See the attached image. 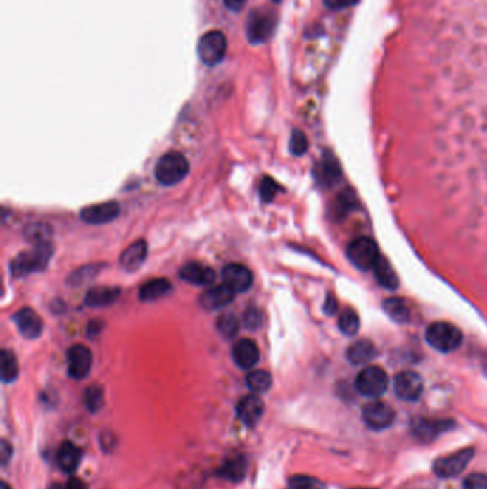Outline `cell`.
Segmentation results:
<instances>
[{
	"label": "cell",
	"instance_id": "obj_1",
	"mask_svg": "<svg viewBox=\"0 0 487 489\" xmlns=\"http://www.w3.org/2000/svg\"><path fill=\"white\" fill-rule=\"evenodd\" d=\"M53 244L51 242L34 244L30 251L19 254L11 264V273L15 278H23L47 268L53 255Z\"/></svg>",
	"mask_w": 487,
	"mask_h": 489
},
{
	"label": "cell",
	"instance_id": "obj_2",
	"mask_svg": "<svg viewBox=\"0 0 487 489\" xmlns=\"http://www.w3.org/2000/svg\"><path fill=\"white\" fill-rule=\"evenodd\" d=\"M426 340L433 349L449 354L462 345L463 333L449 322H434L426 329Z\"/></svg>",
	"mask_w": 487,
	"mask_h": 489
},
{
	"label": "cell",
	"instance_id": "obj_3",
	"mask_svg": "<svg viewBox=\"0 0 487 489\" xmlns=\"http://www.w3.org/2000/svg\"><path fill=\"white\" fill-rule=\"evenodd\" d=\"M189 173L187 159L177 152H169L163 155L156 165L155 175L159 183L165 186H173L182 182Z\"/></svg>",
	"mask_w": 487,
	"mask_h": 489
},
{
	"label": "cell",
	"instance_id": "obj_4",
	"mask_svg": "<svg viewBox=\"0 0 487 489\" xmlns=\"http://www.w3.org/2000/svg\"><path fill=\"white\" fill-rule=\"evenodd\" d=\"M276 15L270 9H255L246 23V35L251 43L259 44L270 39L276 29Z\"/></svg>",
	"mask_w": 487,
	"mask_h": 489
},
{
	"label": "cell",
	"instance_id": "obj_5",
	"mask_svg": "<svg viewBox=\"0 0 487 489\" xmlns=\"http://www.w3.org/2000/svg\"><path fill=\"white\" fill-rule=\"evenodd\" d=\"M356 389L367 398L381 397L388 386V376L380 366H366L359 372L355 380Z\"/></svg>",
	"mask_w": 487,
	"mask_h": 489
},
{
	"label": "cell",
	"instance_id": "obj_6",
	"mask_svg": "<svg viewBox=\"0 0 487 489\" xmlns=\"http://www.w3.org/2000/svg\"><path fill=\"white\" fill-rule=\"evenodd\" d=\"M349 261L360 271H370L380 258L376 243L366 236L356 237L348 247Z\"/></svg>",
	"mask_w": 487,
	"mask_h": 489
},
{
	"label": "cell",
	"instance_id": "obj_7",
	"mask_svg": "<svg viewBox=\"0 0 487 489\" xmlns=\"http://www.w3.org/2000/svg\"><path fill=\"white\" fill-rule=\"evenodd\" d=\"M227 51L226 36L220 30H210L202 36L198 44V54L205 65L213 66L222 62Z\"/></svg>",
	"mask_w": 487,
	"mask_h": 489
},
{
	"label": "cell",
	"instance_id": "obj_8",
	"mask_svg": "<svg viewBox=\"0 0 487 489\" xmlns=\"http://www.w3.org/2000/svg\"><path fill=\"white\" fill-rule=\"evenodd\" d=\"M474 457L473 448H464L448 457L439 458L433 464V471L441 478H453L460 475Z\"/></svg>",
	"mask_w": 487,
	"mask_h": 489
},
{
	"label": "cell",
	"instance_id": "obj_9",
	"mask_svg": "<svg viewBox=\"0 0 487 489\" xmlns=\"http://www.w3.org/2000/svg\"><path fill=\"white\" fill-rule=\"evenodd\" d=\"M362 418L367 428L374 431H381L392 426V423L395 422L396 414L388 404L381 401H373L363 408Z\"/></svg>",
	"mask_w": 487,
	"mask_h": 489
},
{
	"label": "cell",
	"instance_id": "obj_10",
	"mask_svg": "<svg viewBox=\"0 0 487 489\" xmlns=\"http://www.w3.org/2000/svg\"><path fill=\"white\" fill-rule=\"evenodd\" d=\"M423 389L424 385L422 376L413 371H403L395 378V392L403 401H417L423 394Z\"/></svg>",
	"mask_w": 487,
	"mask_h": 489
},
{
	"label": "cell",
	"instance_id": "obj_11",
	"mask_svg": "<svg viewBox=\"0 0 487 489\" xmlns=\"http://www.w3.org/2000/svg\"><path fill=\"white\" fill-rule=\"evenodd\" d=\"M453 426V421L449 419H430L415 418L412 421V433L422 442H430L441 433L449 431Z\"/></svg>",
	"mask_w": 487,
	"mask_h": 489
},
{
	"label": "cell",
	"instance_id": "obj_12",
	"mask_svg": "<svg viewBox=\"0 0 487 489\" xmlns=\"http://www.w3.org/2000/svg\"><path fill=\"white\" fill-rule=\"evenodd\" d=\"M91 369V352L84 345H73L68 351V373L70 378L84 379Z\"/></svg>",
	"mask_w": 487,
	"mask_h": 489
},
{
	"label": "cell",
	"instance_id": "obj_13",
	"mask_svg": "<svg viewBox=\"0 0 487 489\" xmlns=\"http://www.w3.org/2000/svg\"><path fill=\"white\" fill-rule=\"evenodd\" d=\"M120 213V206L118 202H103L90 205L82 209L80 218L89 225H105L115 221Z\"/></svg>",
	"mask_w": 487,
	"mask_h": 489
},
{
	"label": "cell",
	"instance_id": "obj_14",
	"mask_svg": "<svg viewBox=\"0 0 487 489\" xmlns=\"http://www.w3.org/2000/svg\"><path fill=\"white\" fill-rule=\"evenodd\" d=\"M223 283L227 285L233 292H246L253 285V275L245 265L230 264L222 272Z\"/></svg>",
	"mask_w": 487,
	"mask_h": 489
},
{
	"label": "cell",
	"instance_id": "obj_15",
	"mask_svg": "<svg viewBox=\"0 0 487 489\" xmlns=\"http://www.w3.org/2000/svg\"><path fill=\"white\" fill-rule=\"evenodd\" d=\"M232 358L234 364L241 369H252L260 358L256 342L248 338L239 339L232 348Z\"/></svg>",
	"mask_w": 487,
	"mask_h": 489
},
{
	"label": "cell",
	"instance_id": "obj_16",
	"mask_svg": "<svg viewBox=\"0 0 487 489\" xmlns=\"http://www.w3.org/2000/svg\"><path fill=\"white\" fill-rule=\"evenodd\" d=\"M263 412H265V404L255 394L243 397L236 407L237 418L240 419V422H243L249 428L258 425V422L263 416Z\"/></svg>",
	"mask_w": 487,
	"mask_h": 489
},
{
	"label": "cell",
	"instance_id": "obj_17",
	"mask_svg": "<svg viewBox=\"0 0 487 489\" xmlns=\"http://www.w3.org/2000/svg\"><path fill=\"white\" fill-rule=\"evenodd\" d=\"M234 295L236 292H233L227 285L222 283L205 290L201 295L199 302L205 311L215 312L227 307L234 299Z\"/></svg>",
	"mask_w": 487,
	"mask_h": 489
},
{
	"label": "cell",
	"instance_id": "obj_18",
	"mask_svg": "<svg viewBox=\"0 0 487 489\" xmlns=\"http://www.w3.org/2000/svg\"><path fill=\"white\" fill-rule=\"evenodd\" d=\"M13 322L23 338L34 339L39 338L43 330V322L40 316L30 308H23L13 315Z\"/></svg>",
	"mask_w": 487,
	"mask_h": 489
},
{
	"label": "cell",
	"instance_id": "obj_19",
	"mask_svg": "<svg viewBox=\"0 0 487 489\" xmlns=\"http://www.w3.org/2000/svg\"><path fill=\"white\" fill-rule=\"evenodd\" d=\"M179 276L187 283L196 285V286H206L213 283L216 273L212 268L205 266L199 262H189L184 266H182Z\"/></svg>",
	"mask_w": 487,
	"mask_h": 489
},
{
	"label": "cell",
	"instance_id": "obj_20",
	"mask_svg": "<svg viewBox=\"0 0 487 489\" xmlns=\"http://www.w3.org/2000/svg\"><path fill=\"white\" fill-rule=\"evenodd\" d=\"M148 243L146 240L140 239L133 242L127 249L123 251V254L120 255V265L125 271L127 272H134L137 271L148 258Z\"/></svg>",
	"mask_w": 487,
	"mask_h": 489
},
{
	"label": "cell",
	"instance_id": "obj_21",
	"mask_svg": "<svg viewBox=\"0 0 487 489\" xmlns=\"http://www.w3.org/2000/svg\"><path fill=\"white\" fill-rule=\"evenodd\" d=\"M120 297V289L115 286H97L87 292L86 305L90 308L109 307L118 301Z\"/></svg>",
	"mask_w": 487,
	"mask_h": 489
},
{
	"label": "cell",
	"instance_id": "obj_22",
	"mask_svg": "<svg viewBox=\"0 0 487 489\" xmlns=\"http://www.w3.org/2000/svg\"><path fill=\"white\" fill-rule=\"evenodd\" d=\"M172 290V283L165 278H156L146 282L139 289V299L141 302H155Z\"/></svg>",
	"mask_w": 487,
	"mask_h": 489
},
{
	"label": "cell",
	"instance_id": "obj_23",
	"mask_svg": "<svg viewBox=\"0 0 487 489\" xmlns=\"http://www.w3.org/2000/svg\"><path fill=\"white\" fill-rule=\"evenodd\" d=\"M80 458H82L80 450L70 441H65L59 447L56 454V462L65 473L75 472L80 464Z\"/></svg>",
	"mask_w": 487,
	"mask_h": 489
},
{
	"label": "cell",
	"instance_id": "obj_24",
	"mask_svg": "<svg viewBox=\"0 0 487 489\" xmlns=\"http://www.w3.org/2000/svg\"><path fill=\"white\" fill-rule=\"evenodd\" d=\"M346 355L353 365H365L377 357V349L370 340L360 339L349 347Z\"/></svg>",
	"mask_w": 487,
	"mask_h": 489
},
{
	"label": "cell",
	"instance_id": "obj_25",
	"mask_svg": "<svg viewBox=\"0 0 487 489\" xmlns=\"http://www.w3.org/2000/svg\"><path fill=\"white\" fill-rule=\"evenodd\" d=\"M316 178H317V180L322 185H326V186H330V185H333V183H336L339 180V178H340V168H339L337 161L331 155L326 154L323 156V159L317 165Z\"/></svg>",
	"mask_w": 487,
	"mask_h": 489
},
{
	"label": "cell",
	"instance_id": "obj_26",
	"mask_svg": "<svg viewBox=\"0 0 487 489\" xmlns=\"http://www.w3.org/2000/svg\"><path fill=\"white\" fill-rule=\"evenodd\" d=\"M374 272V276L377 279V282L386 287V289H391V290H395L398 286H399V279H398V275L396 272L393 271L392 265L388 264L387 259L384 258H379L374 268L372 269Z\"/></svg>",
	"mask_w": 487,
	"mask_h": 489
},
{
	"label": "cell",
	"instance_id": "obj_27",
	"mask_svg": "<svg viewBox=\"0 0 487 489\" xmlns=\"http://www.w3.org/2000/svg\"><path fill=\"white\" fill-rule=\"evenodd\" d=\"M246 459L245 457H241V455H237L234 458H227L224 461V464L222 465L220 468V475L224 476L226 479L229 481H233V482H239L241 481L243 478H245V473H246Z\"/></svg>",
	"mask_w": 487,
	"mask_h": 489
},
{
	"label": "cell",
	"instance_id": "obj_28",
	"mask_svg": "<svg viewBox=\"0 0 487 489\" xmlns=\"http://www.w3.org/2000/svg\"><path fill=\"white\" fill-rule=\"evenodd\" d=\"M383 309L388 316L399 323H406L410 321V309L406 301L402 298H387L383 302Z\"/></svg>",
	"mask_w": 487,
	"mask_h": 489
},
{
	"label": "cell",
	"instance_id": "obj_29",
	"mask_svg": "<svg viewBox=\"0 0 487 489\" xmlns=\"http://www.w3.org/2000/svg\"><path fill=\"white\" fill-rule=\"evenodd\" d=\"M52 233H53L52 226L47 225V223H42V222L29 223L23 232L26 240L33 243V247L34 244H42V243L51 242Z\"/></svg>",
	"mask_w": 487,
	"mask_h": 489
},
{
	"label": "cell",
	"instance_id": "obj_30",
	"mask_svg": "<svg viewBox=\"0 0 487 489\" xmlns=\"http://www.w3.org/2000/svg\"><path fill=\"white\" fill-rule=\"evenodd\" d=\"M272 375L267 371H253L246 376V385L255 394H263L272 386Z\"/></svg>",
	"mask_w": 487,
	"mask_h": 489
},
{
	"label": "cell",
	"instance_id": "obj_31",
	"mask_svg": "<svg viewBox=\"0 0 487 489\" xmlns=\"http://www.w3.org/2000/svg\"><path fill=\"white\" fill-rule=\"evenodd\" d=\"M19 375V364L15 354L9 349L2 351V380L11 383L16 380Z\"/></svg>",
	"mask_w": 487,
	"mask_h": 489
},
{
	"label": "cell",
	"instance_id": "obj_32",
	"mask_svg": "<svg viewBox=\"0 0 487 489\" xmlns=\"http://www.w3.org/2000/svg\"><path fill=\"white\" fill-rule=\"evenodd\" d=\"M102 265L101 264H93V265H87V266H82L77 271H75L69 278H68V283L72 286H79L83 285L86 282H89L90 279H93L97 273L101 272Z\"/></svg>",
	"mask_w": 487,
	"mask_h": 489
},
{
	"label": "cell",
	"instance_id": "obj_33",
	"mask_svg": "<svg viewBox=\"0 0 487 489\" xmlns=\"http://www.w3.org/2000/svg\"><path fill=\"white\" fill-rule=\"evenodd\" d=\"M240 328V322L236 315L233 314H223L216 321V329L224 336V338H233L237 335Z\"/></svg>",
	"mask_w": 487,
	"mask_h": 489
},
{
	"label": "cell",
	"instance_id": "obj_34",
	"mask_svg": "<svg viewBox=\"0 0 487 489\" xmlns=\"http://www.w3.org/2000/svg\"><path fill=\"white\" fill-rule=\"evenodd\" d=\"M360 328V321L359 316L355 311L348 309L345 311L339 318V329L342 330V333L348 336H355L359 332Z\"/></svg>",
	"mask_w": 487,
	"mask_h": 489
},
{
	"label": "cell",
	"instance_id": "obj_35",
	"mask_svg": "<svg viewBox=\"0 0 487 489\" xmlns=\"http://www.w3.org/2000/svg\"><path fill=\"white\" fill-rule=\"evenodd\" d=\"M290 489H326V485L317 478L308 475H295L289 479Z\"/></svg>",
	"mask_w": 487,
	"mask_h": 489
},
{
	"label": "cell",
	"instance_id": "obj_36",
	"mask_svg": "<svg viewBox=\"0 0 487 489\" xmlns=\"http://www.w3.org/2000/svg\"><path fill=\"white\" fill-rule=\"evenodd\" d=\"M84 404L90 412L99 411L103 405V390L101 386H89L84 392Z\"/></svg>",
	"mask_w": 487,
	"mask_h": 489
},
{
	"label": "cell",
	"instance_id": "obj_37",
	"mask_svg": "<svg viewBox=\"0 0 487 489\" xmlns=\"http://www.w3.org/2000/svg\"><path fill=\"white\" fill-rule=\"evenodd\" d=\"M308 149H309V142H308L306 135L299 129L293 130V133H291V136H290V142H289V151L291 152V155L302 156L306 154Z\"/></svg>",
	"mask_w": 487,
	"mask_h": 489
},
{
	"label": "cell",
	"instance_id": "obj_38",
	"mask_svg": "<svg viewBox=\"0 0 487 489\" xmlns=\"http://www.w3.org/2000/svg\"><path fill=\"white\" fill-rule=\"evenodd\" d=\"M277 190H279V186L272 178H269V176L263 178V180L260 183V198L263 202H266V204L272 202L277 194Z\"/></svg>",
	"mask_w": 487,
	"mask_h": 489
},
{
	"label": "cell",
	"instance_id": "obj_39",
	"mask_svg": "<svg viewBox=\"0 0 487 489\" xmlns=\"http://www.w3.org/2000/svg\"><path fill=\"white\" fill-rule=\"evenodd\" d=\"M263 322V314L260 309L258 308H249L246 312H245V316H243V323H245V326L248 329H258L260 328Z\"/></svg>",
	"mask_w": 487,
	"mask_h": 489
},
{
	"label": "cell",
	"instance_id": "obj_40",
	"mask_svg": "<svg viewBox=\"0 0 487 489\" xmlns=\"http://www.w3.org/2000/svg\"><path fill=\"white\" fill-rule=\"evenodd\" d=\"M463 489H487L486 473H472L463 482Z\"/></svg>",
	"mask_w": 487,
	"mask_h": 489
},
{
	"label": "cell",
	"instance_id": "obj_41",
	"mask_svg": "<svg viewBox=\"0 0 487 489\" xmlns=\"http://www.w3.org/2000/svg\"><path fill=\"white\" fill-rule=\"evenodd\" d=\"M358 0H323V4L330 11H342L353 6Z\"/></svg>",
	"mask_w": 487,
	"mask_h": 489
},
{
	"label": "cell",
	"instance_id": "obj_42",
	"mask_svg": "<svg viewBox=\"0 0 487 489\" xmlns=\"http://www.w3.org/2000/svg\"><path fill=\"white\" fill-rule=\"evenodd\" d=\"M0 457H2V464L6 465L12 457V447L11 444L4 439L2 441V447H0Z\"/></svg>",
	"mask_w": 487,
	"mask_h": 489
},
{
	"label": "cell",
	"instance_id": "obj_43",
	"mask_svg": "<svg viewBox=\"0 0 487 489\" xmlns=\"http://www.w3.org/2000/svg\"><path fill=\"white\" fill-rule=\"evenodd\" d=\"M103 329V322L102 321H90L87 325V335L91 338H94L96 335H99Z\"/></svg>",
	"mask_w": 487,
	"mask_h": 489
},
{
	"label": "cell",
	"instance_id": "obj_44",
	"mask_svg": "<svg viewBox=\"0 0 487 489\" xmlns=\"http://www.w3.org/2000/svg\"><path fill=\"white\" fill-rule=\"evenodd\" d=\"M246 2L248 0H224V5L232 12H240L246 6Z\"/></svg>",
	"mask_w": 487,
	"mask_h": 489
},
{
	"label": "cell",
	"instance_id": "obj_45",
	"mask_svg": "<svg viewBox=\"0 0 487 489\" xmlns=\"http://www.w3.org/2000/svg\"><path fill=\"white\" fill-rule=\"evenodd\" d=\"M337 311V302L334 299L333 295H327L326 298V302H324V312L327 315H334Z\"/></svg>",
	"mask_w": 487,
	"mask_h": 489
},
{
	"label": "cell",
	"instance_id": "obj_46",
	"mask_svg": "<svg viewBox=\"0 0 487 489\" xmlns=\"http://www.w3.org/2000/svg\"><path fill=\"white\" fill-rule=\"evenodd\" d=\"M65 486L66 489H89L87 483L79 478H70Z\"/></svg>",
	"mask_w": 487,
	"mask_h": 489
},
{
	"label": "cell",
	"instance_id": "obj_47",
	"mask_svg": "<svg viewBox=\"0 0 487 489\" xmlns=\"http://www.w3.org/2000/svg\"><path fill=\"white\" fill-rule=\"evenodd\" d=\"M0 489H12V488L9 486V483H8V482L2 481V482H0Z\"/></svg>",
	"mask_w": 487,
	"mask_h": 489
},
{
	"label": "cell",
	"instance_id": "obj_48",
	"mask_svg": "<svg viewBox=\"0 0 487 489\" xmlns=\"http://www.w3.org/2000/svg\"><path fill=\"white\" fill-rule=\"evenodd\" d=\"M49 489H66V486H63V485H61V483H53Z\"/></svg>",
	"mask_w": 487,
	"mask_h": 489
},
{
	"label": "cell",
	"instance_id": "obj_49",
	"mask_svg": "<svg viewBox=\"0 0 487 489\" xmlns=\"http://www.w3.org/2000/svg\"><path fill=\"white\" fill-rule=\"evenodd\" d=\"M272 2H276V4H279V2H280V0H272Z\"/></svg>",
	"mask_w": 487,
	"mask_h": 489
}]
</instances>
